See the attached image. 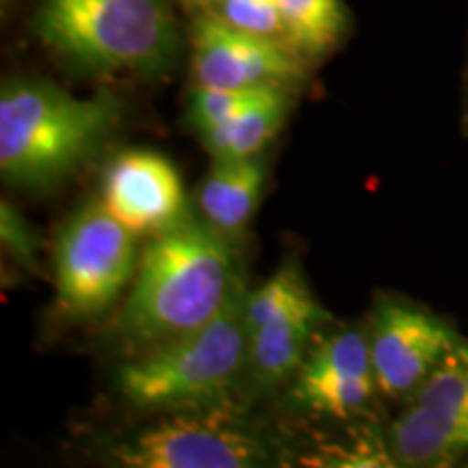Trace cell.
Segmentation results:
<instances>
[{"mask_svg": "<svg viewBox=\"0 0 468 468\" xmlns=\"http://www.w3.org/2000/svg\"><path fill=\"white\" fill-rule=\"evenodd\" d=\"M232 245L191 215L150 239L117 317L134 356L202 330L226 308L243 286Z\"/></svg>", "mask_w": 468, "mask_h": 468, "instance_id": "cell-1", "label": "cell"}, {"mask_svg": "<svg viewBox=\"0 0 468 468\" xmlns=\"http://www.w3.org/2000/svg\"><path fill=\"white\" fill-rule=\"evenodd\" d=\"M101 202L134 237L152 239L189 215L178 172L152 150L120 152L109 163Z\"/></svg>", "mask_w": 468, "mask_h": 468, "instance_id": "cell-10", "label": "cell"}, {"mask_svg": "<svg viewBox=\"0 0 468 468\" xmlns=\"http://www.w3.org/2000/svg\"><path fill=\"white\" fill-rule=\"evenodd\" d=\"M0 239L3 248L16 262L25 269H37V241L35 234L17 210L9 202L0 204Z\"/></svg>", "mask_w": 468, "mask_h": 468, "instance_id": "cell-19", "label": "cell"}, {"mask_svg": "<svg viewBox=\"0 0 468 468\" xmlns=\"http://www.w3.org/2000/svg\"><path fill=\"white\" fill-rule=\"evenodd\" d=\"M126 468H256L271 462L259 434L215 417L163 419L111 449Z\"/></svg>", "mask_w": 468, "mask_h": 468, "instance_id": "cell-8", "label": "cell"}, {"mask_svg": "<svg viewBox=\"0 0 468 468\" xmlns=\"http://www.w3.org/2000/svg\"><path fill=\"white\" fill-rule=\"evenodd\" d=\"M291 111V90L271 87L224 124L200 133L213 159H248L261 154L282 128Z\"/></svg>", "mask_w": 468, "mask_h": 468, "instance_id": "cell-14", "label": "cell"}, {"mask_svg": "<svg viewBox=\"0 0 468 468\" xmlns=\"http://www.w3.org/2000/svg\"><path fill=\"white\" fill-rule=\"evenodd\" d=\"M134 239L102 202L76 210L55 245L58 308L72 317L104 313L137 271Z\"/></svg>", "mask_w": 468, "mask_h": 468, "instance_id": "cell-5", "label": "cell"}, {"mask_svg": "<svg viewBox=\"0 0 468 468\" xmlns=\"http://www.w3.org/2000/svg\"><path fill=\"white\" fill-rule=\"evenodd\" d=\"M124 107L115 93L91 98L37 76H9L0 90V174L20 189H50L101 152Z\"/></svg>", "mask_w": 468, "mask_h": 468, "instance_id": "cell-2", "label": "cell"}, {"mask_svg": "<svg viewBox=\"0 0 468 468\" xmlns=\"http://www.w3.org/2000/svg\"><path fill=\"white\" fill-rule=\"evenodd\" d=\"M186 3H189L191 7H200V5L207 3V0H186Z\"/></svg>", "mask_w": 468, "mask_h": 468, "instance_id": "cell-21", "label": "cell"}, {"mask_svg": "<svg viewBox=\"0 0 468 468\" xmlns=\"http://www.w3.org/2000/svg\"><path fill=\"white\" fill-rule=\"evenodd\" d=\"M460 338L447 321L414 303L379 302L368 332L378 390L410 399Z\"/></svg>", "mask_w": 468, "mask_h": 468, "instance_id": "cell-9", "label": "cell"}, {"mask_svg": "<svg viewBox=\"0 0 468 468\" xmlns=\"http://www.w3.org/2000/svg\"><path fill=\"white\" fill-rule=\"evenodd\" d=\"M193 85L215 90H297L308 80V63L282 39L228 27L196 11L189 28Z\"/></svg>", "mask_w": 468, "mask_h": 468, "instance_id": "cell-7", "label": "cell"}, {"mask_svg": "<svg viewBox=\"0 0 468 468\" xmlns=\"http://www.w3.org/2000/svg\"><path fill=\"white\" fill-rule=\"evenodd\" d=\"M399 466L468 464V338H460L390 427Z\"/></svg>", "mask_w": 468, "mask_h": 468, "instance_id": "cell-6", "label": "cell"}, {"mask_svg": "<svg viewBox=\"0 0 468 468\" xmlns=\"http://www.w3.org/2000/svg\"><path fill=\"white\" fill-rule=\"evenodd\" d=\"M193 11H207L239 31L284 39V20L278 0H207Z\"/></svg>", "mask_w": 468, "mask_h": 468, "instance_id": "cell-17", "label": "cell"}, {"mask_svg": "<svg viewBox=\"0 0 468 468\" xmlns=\"http://www.w3.org/2000/svg\"><path fill=\"white\" fill-rule=\"evenodd\" d=\"M284 20V39L306 61L335 52L349 31L343 0H278Z\"/></svg>", "mask_w": 468, "mask_h": 468, "instance_id": "cell-15", "label": "cell"}, {"mask_svg": "<svg viewBox=\"0 0 468 468\" xmlns=\"http://www.w3.org/2000/svg\"><path fill=\"white\" fill-rule=\"evenodd\" d=\"M31 27L63 66L85 74L161 79L180 55L174 0H37Z\"/></svg>", "mask_w": 468, "mask_h": 468, "instance_id": "cell-3", "label": "cell"}, {"mask_svg": "<svg viewBox=\"0 0 468 468\" xmlns=\"http://www.w3.org/2000/svg\"><path fill=\"white\" fill-rule=\"evenodd\" d=\"M324 321L327 319L314 314H292L251 330L245 371L254 384L267 390L300 371L310 336Z\"/></svg>", "mask_w": 468, "mask_h": 468, "instance_id": "cell-13", "label": "cell"}, {"mask_svg": "<svg viewBox=\"0 0 468 468\" xmlns=\"http://www.w3.org/2000/svg\"><path fill=\"white\" fill-rule=\"evenodd\" d=\"M9 3H11V0H3V7L7 9V7H9Z\"/></svg>", "mask_w": 468, "mask_h": 468, "instance_id": "cell-22", "label": "cell"}, {"mask_svg": "<svg viewBox=\"0 0 468 468\" xmlns=\"http://www.w3.org/2000/svg\"><path fill=\"white\" fill-rule=\"evenodd\" d=\"M292 314H314L330 319L327 310L314 300L300 269L284 265L256 291H248L245 297V319L250 332L280 317Z\"/></svg>", "mask_w": 468, "mask_h": 468, "instance_id": "cell-16", "label": "cell"}, {"mask_svg": "<svg viewBox=\"0 0 468 468\" xmlns=\"http://www.w3.org/2000/svg\"><path fill=\"white\" fill-rule=\"evenodd\" d=\"M378 390L368 335L351 327L332 335L297 371L292 397L332 419L356 417Z\"/></svg>", "mask_w": 468, "mask_h": 468, "instance_id": "cell-11", "label": "cell"}, {"mask_svg": "<svg viewBox=\"0 0 468 468\" xmlns=\"http://www.w3.org/2000/svg\"><path fill=\"white\" fill-rule=\"evenodd\" d=\"M267 180L261 154L248 159H213L207 178L197 189L202 221L234 243L248 230Z\"/></svg>", "mask_w": 468, "mask_h": 468, "instance_id": "cell-12", "label": "cell"}, {"mask_svg": "<svg viewBox=\"0 0 468 468\" xmlns=\"http://www.w3.org/2000/svg\"><path fill=\"white\" fill-rule=\"evenodd\" d=\"M271 87H259V90H215V87L193 85L186 96V124L197 134L208 128L224 124L262 96Z\"/></svg>", "mask_w": 468, "mask_h": 468, "instance_id": "cell-18", "label": "cell"}, {"mask_svg": "<svg viewBox=\"0 0 468 468\" xmlns=\"http://www.w3.org/2000/svg\"><path fill=\"white\" fill-rule=\"evenodd\" d=\"M464 117L468 120V68H466V79H464Z\"/></svg>", "mask_w": 468, "mask_h": 468, "instance_id": "cell-20", "label": "cell"}, {"mask_svg": "<svg viewBox=\"0 0 468 468\" xmlns=\"http://www.w3.org/2000/svg\"><path fill=\"white\" fill-rule=\"evenodd\" d=\"M245 284L202 330L133 356L117 371V388L142 410L218 406L248 368Z\"/></svg>", "mask_w": 468, "mask_h": 468, "instance_id": "cell-4", "label": "cell"}]
</instances>
